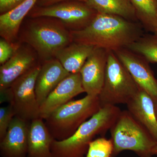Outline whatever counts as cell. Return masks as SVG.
Masks as SVG:
<instances>
[{
    "label": "cell",
    "instance_id": "6da1fadb",
    "mask_svg": "<svg viewBox=\"0 0 157 157\" xmlns=\"http://www.w3.org/2000/svg\"><path fill=\"white\" fill-rule=\"evenodd\" d=\"M144 29L139 22L98 13L87 27L71 33L73 42L115 52L126 48L143 36Z\"/></svg>",
    "mask_w": 157,
    "mask_h": 157
},
{
    "label": "cell",
    "instance_id": "7a4b0ae2",
    "mask_svg": "<svg viewBox=\"0 0 157 157\" xmlns=\"http://www.w3.org/2000/svg\"><path fill=\"white\" fill-rule=\"evenodd\" d=\"M18 33V42L30 46L44 62L73 42L71 31L60 20L52 17L31 18Z\"/></svg>",
    "mask_w": 157,
    "mask_h": 157
},
{
    "label": "cell",
    "instance_id": "3957f363",
    "mask_svg": "<svg viewBox=\"0 0 157 157\" xmlns=\"http://www.w3.org/2000/svg\"><path fill=\"white\" fill-rule=\"evenodd\" d=\"M121 111L117 106L101 107L69 138L62 140L54 139L51 157H86L90 142L96 136L104 135L109 131Z\"/></svg>",
    "mask_w": 157,
    "mask_h": 157
},
{
    "label": "cell",
    "instance_id": "277c9868",
    "mask_svg": "<svg viewBox=\"0 0 157 157\" xmlns=\"http://www.w3.org/2000/svg\"><path fill=\"white\" fill-rule=\"evenodd\" d=\"M101 107L98 97L86 95L56 109L44 120V122L54 140H65L74 134Z\"/></svg>",
    "mask_w": 157,
    "mask_h": 157
},
{
    "label": "cell",
    "instance_id": "5b68a950",
    "mask_svg": "<svg viewBox=\"0 0 157 157\" xmlns=\"http://www.w3.org/2000/svg\"><path fill=\"white\" fill-rule=\"evenodd\" d=\"M113 143L112 157L124 151L134 152L139 157H152L157 141L128 110L121 111L109 130Z\"/></svg>",
    "mask_w": 157,
    "mask_h": 157
},
{
    "label": "cell",
    "instance_id": "8992f818",
    "mask_svg": "<svg viewBox=\"0 0 157 157\" xmlns=\"http://www.w3.org/2000/svg\"><path fill=\"white\" fill-rule=\"evenodd\" d=\"M140 88L113 51H108L104 85L98 96L101 107L125 104Z\"/></svg>",
    "mask_w": 157,
    "mask_h": 157
},
{
    "label": "cell",
    "instance_id": "52a82bcc",
    "mask_svg": "<svg viewBox=\"0 0 157 157\" xmlns=\"http://www.w3.org/2000/svg\"><path fill=\"white\" fill-rule=\"evenodd\" d=\"M86 2L66 1L47 7L35 6L28 14L30 18L48 17L60 20L70 31L87 27L98 14Z\"/></svg>",
    "mask_w": 157,
    "mask_h": 157
},
{
    "label": "cell",
    "instance_id": "ba28073f",
    "mask_svg": "<svg viewBox=\"0 0 157 157\" xmlns=\"http://www.w3.org/2000/svg\"><path fill=\"white\" fill-rule=\"evenodd\" d=\"M41 64L38 63L11 85L12 101L11 104L15 116L28 122L39 117V106L36 96V80Z\"/></svg>",
    "mask_w": 157,
    "mask_h": 157
},
{
    "label": "cell",
    "instance_id": "9c48e42d",
    "mask_svg": "<svg viewBox=\"0 0 157 157\" xmlns=\"http://www.w3.org/2000/svg\"><path fill=\"white\" fill-rule=\"evenodd\" d=\"M123 64L140 88L148 94L157 103V79L149 63L140 55L122 48L113 52Z\"/></svg>",
    "mask_w": 157,
    "mask_h": 157
},
{
    "label": "cell",
    "instance_id": "30bf717a",
    "mask_svg": "<svg viewBox=\"0 0 157 157\" xmlns=\"http://www.w3.org/2000/svg\"><path fill=\"white\" fill-rule=\"evenodd\" d=\"M37 53L27 44L21 43L13 56L0 67V90L11 85L30 70L37 63Z\"/></svg>",
    "mask_w": 157,
    "mask_h": 157
},
{
    "label": "cell",
    "instance_id": "8fae6325",
    "mask_svg": "<svg viewBox=\"0 0 157 157\" xmlns=\"http://www.w3.org/2000/svg\"><path fill=\"white\" fill-rule=\"evenodd\" d=\"M108 51L95 48L80 71L85 93L98 97L104 85Z\"/></svg>",
    "mask_w": 157,
    "mask_h": 157
},
{
    "label": "cell",
    "instance_id": "7c38bea8",
    "mask_svg": "<svg viewBox=\"0 0 157 157\" xmlns=\"http://www.w3.org/2000/svg\"><path fill=\"white\" fill-rule=\"evenodd\" d=\"M85 93L80 72L70 73L49 94L39 108V117L45 120L56 109Z\"/></svg>",
    "mask_w": 157,
    "mask_h": 157
},
{
    "label": "cell",
    "instance_id": "4fadbf2b",
    "mask_svg": "<svg viewBox=\"0 0 157 157\" xmlns=\"http://www.w3.org/2000/svg\"><path fill=\"white\" fill-rule=\"evenodd\" d=\"M30 123L17 117L13 118L6 135L0 140L1 157L28 156Z\"/></svg>",
    "mask_w": 157,
    "mask_h": 157
},
{
    "label": "cell",
    "instance_id": "5bb4252c",
    "mask_svg": "<svg viewBox=\"0 0 157 157\" xmlns=\"http://www.w3.org/2000/svg\"><path fill=\"white\" fill-rule=\"evenodd\" d=\"M70 74L56 58L42 63L37 76L35 86L36 96L39 106L49 94Z\"/></svg>",
    "mask_w": 157,
    "mask_h": 157
},
{
    "label": "cell",
    "instance_id": "9a60e30c",
    "mask_svg": "<svg viewBox=\"0 0 157 157\" xmlns=\"http://www.w3.org/2000/svg\"><path fill=\"white\" fill-rule=\"evenodd\" d=\"M126 105L131 115L157 142V118L153 99L140 88Z\"/></svg>",
    "mask_w": 157,
    "mask_h": 157
},
{
    "label": "cell",
    "instance_id": "2e32d148",
    "mask_svg": "<svg viewBox=\"0 0 157 157\" xmlns=\"http://www.w3.org/2000/svg\"><path fill=\"white\" fill-rule=\"evenodd\" d=\"M38 0H25L11 11L0 16V35L10 43H15L23 21Z\"/></svg>",
    "mask_w": 157,
    "mask_h": 157
},
{
    "label": "cell",
    "instance_id": "e0dca14e",
    "mask_svg": "<svg viewBox=\"0 0 157 157\" xmlns=\"http://www.w3.org/2000/svg\"><path fill=\"white\" fill-rule=\"evenodd\" d=\"M54 139L41 118L30 122L28 135V157H51Z\"/></svg>",
    "mask_w": 157,
    "mask_h": 157
},
{
    "label": "cell",
    "instance_id": "ac0fdd59",
    "mask_svg": "<svg viewBox=\"0 0 157 157\" xmlns=\"http://www.w3.org/2000/svg\"><path fill=\"white\" fill-rule=\"evenodd\" d=\"M94 48V46L73 42L60 50L55 58L69 73H79Z\"/></svg>",
    "mask_w": 157,
    "mask_h": 157
},
{
    "label": "cell",
    "instance_id": "d6986e66",
    "mask_svg": "<svg viewBox=\"0 0 157 157\" xmlns=\"http://www.w3.org/2000/svg\"><path fill=\"white\" fill-rule=\"evenodd\" d=\"M86 3L98 13L117 15L139 22L131 0H86Z\"/></svg>",
    "mask_w": 157,
    "mask_h": 157
},
{
    "label": "cell",
    "instance_id": "ffe728a7",
    "mask_svg": "<svg viewBox=\"0 0 157 157\" xmlns=\"http://www.w3.org/2000/svg\"><path fill=\"white\" fill-rule=\"evenodd\" d=\"M139 23L144 29L157 34V2L156 0H131Z\"/></svg>",
    "mask_w": 157,
    "mask_h": 157
},
{
    "label": "cell",
    "instance_id": "44dd1931",
    "mask_svg": "<svg viewBox=\"0 0 157 157\" xmlns=\"http://www.w3.org/2000/svg\"><path fill=\"white\" fill-rule=\"evenodd\" d=\"M126 48L143 57L149 63H157V34H144Z\"/></svg>",
    "mask_w": 157,
    "mask_h": 157
},
{
    "label": "cell",
    "instance_id": "7402d4cb",
    "mask_svg": "<svg viewBox=\"0 0 157 157\" xmlns=\"http://www.w3.org/2000/svg\"><path fill=\"white\" fill-rule=\"evenodd\" d=\"M113 145L112 139L98 137L90 144L86 157H112Z\"/></svg>",
    "mask_w": 157,
    "mask_h": 157
},
{
    "label": "cell",
    "instance_id": "603a6c76",
    "mask_svg": "<svg viewBox=\"0 0 157 157\" xmlns=\"http://www.w3.org/2000/svg\"><path fill=\"white\" fill-rule=\"evenodd\" d=\"M15 113L11 104L0 108V140L4 138L7 133L9 125Z\"/></svg>",
    "mask_w": 157,
    "mask_h": 157
},
{
    "label": "cell",
    "instance_id": "cb8c5ba5",
    "mask_svg": "<svg viewBox=\"0 0 157 157\" xmlns=\"http://www.w3.org/2000/svg\"><path fill=\"white\" fill-rule=\"evenodd\" d=\"M21 43L19 42L10 43L5 39L0 40V64L6 63L11 58L19 47Z\"/></svg>",
    "mask_w": 157,
    "mask_h": 157
},
{
    "label": "cell",
    "instance_id": "d4e9b609",
    "mask_svg": "<svg viewBox=\"0 0 157 157\" xmlns=\"http://www.w3.org/2000/svg\"><path fill=\"white\" fill-rule=\"evenodd\" d=\"M25 0H0L1 14L7 13L14 9Z\"/></svg>",
    "mask_w": 157,
    "mask_h": 157
},
{
    "label": "cell",
    "instance_id": "484cf974",
    "mask_svg": "<svg viewBox=\"0 0 157 157\" xmlns=\"http://www.w3.org/2000/svg\"><path fill=\"white\" fill-rule=\"evenodd\" d=\"M12 92L11 87L0 90V104L7 103L11 104L12 101Z\"/></svg>",
    "mask_w": 157,
    "mask_h": 157
},
{
    "label": "cell",
    "instance_id": "4316f807",
    "mask_svg": "<svg viewBox=\"0 0 157 157\" xmlns=\"http://www.w3.org/2000/svg\"><path fill=\"white\" fill-rule=\"evenodd\" d=\"M66 1H78L86 3V0H38L36 4L39 7H47Z\"/></svg>",
    "mask_w": 157,
    "mask_h": 157
},
{
    "label": "cell",
    "instance_id": "83f0119b",
    "mask_svg": "<svg viewBox=\"0 0 157 157\" xmlns=\"http://www.w3.org/2000/svg\"><path fill=\"white\" fill-rule=\"evenodd\" d=\"M153 155H155L157 156V142L156 144H155L153 149L152 150Z\"/></svg>",
    "mask_w": 157,
    "mask_h": 157
},
{
    "label": "cell",
    "instance_id": "f1b7e54d",
    "mask_svg": "<svg viewBox=\"0 0 157 157\" xmlns=\"http://www.w3.org/2000/svg\"><path fill=\"white\" fill-rule=\"evenodd\" d=\"M155 109L156 115L157 118V103L155 104Z\"/></svg>",
    "mask_w": 157,
    "mask_h": 157
},
{
    "label": "cell",
    "instance_id": "f546056e",
    "mask_svg": "<svg viewBox=\"0 0 157 157\" xmlns=\"http://www.w3.org/2000/svg\"><path fill=\"white\" fill-rule=\"evenodd\" d=\"M156 1H157V0H156Z\"/></svg>",
    "mask_w": 157,
    "mask_h": 157
}]
</instances>
